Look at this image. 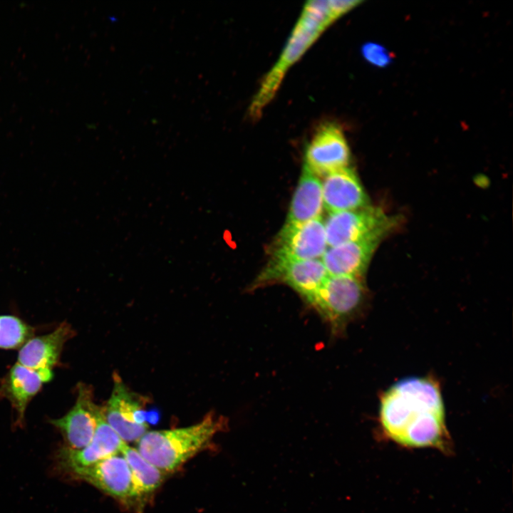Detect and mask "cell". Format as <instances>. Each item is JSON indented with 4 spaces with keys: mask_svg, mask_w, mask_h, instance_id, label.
I'll return each mask as SVG.
<instances>
[{
    "mask_svg": "<svg viewBox=\"0 0 513 513\" xmlns=\"http://www.w3.org/2000/svg\"><path fill=\"white\" fill-rule=\"evenodd\" d=\"M120 454L130 467L140 497L153 492L160 487L164 480L165 472L144 458L136 448L125 444Z\"/></svg>",
    "mask_w": 513,
    "mask_h": 513,
    "instance_id": "cell-18",
    "label": "cell"
},
{
    "mask_svg": "<svg viewBox=\"0 0 513 513\" xmlns=\"http://www.w3.org/2000/svg\"><path fill=\"white\" fill-rule=\"evenodd\" d=\"M324 224L321 218L304 223L284 224L269 248L271 257L316 259L327 247Z\"/></svg>",
    "mask_w": 513,
    "mask_h": 513,
    "instance_id": "cell-9",
    "label": "cell"
},
{
    "mask_svg": "<svg viewBox=\"0 0 513 513\" xmlns=\"http://www.w3.org/2000/svg\"><path fill=\"white\" fill-rule=\"evenodd\" d=\"M361 1H309L293 28L283 51L264 76L251 101L248 113L257 120L278 91L289 69L296 63L332 24L351 11Z\"/></svg>",
    "mask_w": 513,
    "mask_h": 513,
    "instance_id": "cell-2",
    "label": "cell"
},
{
    "mask_svg": "<svg viewBox=\"0 0 513 513\" xmlns=\"http://www.w3.org/2000/svg\"><path fill=\"white\" fill-rule=\"evenodd\" d=\"M228 428L227 418L208 413L199 423L170 430L147 432L137 441V450L163 472H171L212 445L214 436Z\"/></svg>",
    "mask_w": 513,
    "mask_h": 513,
    "instance_id": "cell-3",
    "label": "cell"
},
{
    "mask_svg": "<svg viewBox=\"0 0 513 513\" xmlns=\"http://www.w3.org/2000/svg\"><path fill=\"white\" fill-rule=\"evenodd\" d=\"M321 185L323 207L330 213L369 205L368 196L358 176L349 167L326 175Z\"/></svg>",
    "mask_w": 513,
    "mask_h": 513,
    "instance_id": "cell-15",
    "label": "cell"
},
{
    "mask_svg": "<svg viewBox=\"0 0 513 513\" xmlns=\"http://www.w3.org/2000/svg\"><path fill=\"white\" fill-rule=\"evenodd\" d=\"M70 475L83 480L107 494L125 503L141 497L130 467L120 454L73 471Z\"/></svg>",
    "mask_w": 513,
    "mask_h": 513,
    "instance_id": "cell-11",
    "label": "cell"
},
{
    "mask_svg": "<svg viewBox=\"0 0 513 513\" xmlns=\"http://www.w3.org/2000/svg\"><path fill=\"white\" fill-rule=\"evenodd\" d=\"M323 208L321 182L318 176L304 165L284 224L319 219Z\"/></svg>",
    "mask_w": 513,
    "mask_h": 513,
    "instance_id": "cell-17",
    "label": "cell"
},
{
    "mask_svg": "<svg viewBox=\"0 0 513 513\" xmlns=\"http://www.w3.org/2000/svg\"><path fill=\"white\" fill-rule=\"evenodd\" d=\"M361 54L367 62L379 68L387 66L392 61V56L387 49L375 43L363 44Z\"/></svg>",
    "mask_w": 513,
    "mask_h": 513,
    "instance_id": "cell-20",
    "label": "cell"
},
{
    "mask_svg": "<svg viewBox=\"0 0 513 513\" xmlns=\"http://www.w3.org/2000/svg\"><path fill=\"white\" fill-rule=\"evenodd\" d=\"M328 275L322 261L318 259L294 260L270 257L252 284L251 290L273 284H284L307 302Z\"/></svg>",
    "mask_w": 513,
    "mask_h": 513,
    "instance_id": "cell-5",
    "label": "cell"
},
{
    "mask_svg": "<svg viewBox=\"0 0 513 513\" xmlns=\"http://www.w3.org/2000/svg\"><path fill=\"white\" fill-rule=\"evenodd\" d=\"M52 370H33L18 362L9 370L0 385V398L8 400L22 424L26 407L43 385L51 381Z\"/></svg>",
    "mask_w": 513,
    "mask_h": 513,
    "instance_id": "cell-14",
    "label": "cell"
},
{
    "mask_svg": "<svg viewBox=\"0 0 513 513\" xmlns=\"http://www.w3.org/2000/svg\"><path fill=\"white\" fill-rule=\"evenodd\" d=\"M398 223L399 217L356 240L326 249L321 261L328 274L363 278L375 249Z\"/></svg>",
    "mask_w": 513,
    "mask_h": 513,
    "instance_id": "cell-7",
    "label": "cell"
},
{
    "mask_svg": "<svg viewBox=\"0 0 513 513\" xmlns=\"http://www.w3.org/2000/svg\"><path fill=\"white\" fill-rule=\"evenodd\" d=\"M110 396L103 408L104 418L124 442L138 441L147 432L145 398L130 390L116 373Z\"/></svg>",
    "mask_w": 513,
    "mask_h": 513,
    "instance_id": "cell-6",
    "label": "cell"
},
{
    "mask_svg": "<svg viewBox=\"0 0 513 513\" xmlns=\"http://www.w3.org/2000/svg\"><path fill=\"white\" fill-rule=\"evenodd\" d=\"M103 408L95 404L93 389L85 383H78L74 405L63 417L50 423L62 435L65 445L73 450H80L92 440Z\"/></svg>",
    "mask_w": 513,
    "mask_h": 513,
    "instance_id": "cell-10",
    "label": "cell"
},
{
    "mask_svg": "<svg viewBox=\"0 0 513 513\" xmlns=\"http://www.w3.org/2000/svg\"><path fill=\"white\" fill-rule=\"evenodd\" d=\"M398 218L388 216L380 208L370 205L331 212L323 223L327 245L336 247L356 240Z\"/></svg>",
    "mask_w": 513,
    "mask_h": 513,
    "instance_id": "cell-12",
    "label": "cell"
},
{
    "mask_svg": "<svg viewBox=\"0 0 513 513\" xmlns=\"http://www.w3.org/2000/svg\"><path fill=\"white\" fill-rule=\"evenodd\" d=\"M445 407L438 384L428 378L410 377L390 387L380 402L383 432L408 447L450 450Z\"/></svg>",
    "mask_w": 513,
    "mask_h": 513,
    "instance_id": "cell-1",
    "label": "cell"
},
{
    "mask_svg": "<svg viewBox=\"0 0 513 513\" xmlns=\"http://www.w3.org/2000/svg\"><path fill=\"white\" fill-rule=\"evenodd\" d=\"M366 291L361 277L328 275L306 303L326 322L331 335L338 336L362 311Z\"/></svg>",
    "mask_w": 513,
    "mask_h": 513,
    "instance_id": "cell-4",
    "label": "cell"
},
{
    "mask_svg": "<svg viewBox=\"0 0 513 513\" xmlns=\"http://www.w3.org/2000/svg\"><path fill=\"white\" fill-rule=\"evenodd\" d=\"M125 444L108 424L103 413L90 443L80 450L61 447L56 455L57 465L62 472L70 474L77 469L90 466L106 457L120 454Z\"/></svg>",
    "mask_w": 513,
    "mask_h": 513,
    "instance_id": "cell-13",
    "label": "cell"
},
{
    "mask_svg": "<svg viewBox=\"0 0 513 513\" xmlns=\"http://www.w3.org/2000/svg\"><path fill=\"white\" fill-rule=\"evenodd\" d=\"M74 333L71 325L63 321L52 332L31 338L21 347L18 363L33 370H52Z\"/></svg>",
    "mask_w": 513,
    "mask_h": 513,
    "instance_id": "cell-16",
    "label": "cell"
},
{
    "mask_svg": "<svg viewBox=\"0 0 513 513\" xmlns=\"http://www.w3.org/2000/svg\"><path fill=\"white\" fill-rule=\"evenodd\" d=\"M33 332V328L19 317L0 315V348H19L32 338Z\"/></svg>",
    "mask_w": 513,
    "mask_h": 513,
    "instance_id": "cell-19",
    "label": "cell"
},
{
    "mask_svg": "<svg viewBox=\"0 0 513 513\" xmlns=\"http://www.w3.org/2000/svg\"><path fill=\"white\" fill-rule=\"evenodd\" d=\"M350 161V148L341 126L329 121L320 124L305 148L304 165L316 176H326L348 167Z\"/></svg>",
    "mask_w": 513,
    "mask_h": 513,
    "instance_id": "cell-8",
    "label": "cell"
}]
</instances>
